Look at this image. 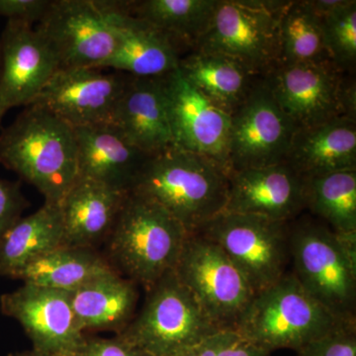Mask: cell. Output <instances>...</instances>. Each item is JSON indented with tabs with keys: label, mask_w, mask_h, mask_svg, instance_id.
Segmentation results:
<instances>
[{
	"label": "cell",
	"mask_w": 356,
	"mask_h": 356,
	"mask_svg": "<svg viewBox=\"0 0 356 356\" xmlns=\"http://www.w3.org/2000/svg\"><path fill=\"white\" fill-rule=\"evenodd\" d=\"M128 77L103 69L58 70L31 104L50 110L72 128L110 123Z\"/></svg>",
	"instance_id": "14"
},
{
	"label": "cell",
	"mask_w": 356,
	"mask_h": 356,
	"mask_svg": "<svg viewBox=\"0 0 356 356\" xmlns=\"http://www.w3.org/2000/svg\"><path fill=\"white\" fill-rule=\"evenodd\" d=\"M63 245L60 205L44 202L36 212L21 217L0 241V276L17 280L30 264Z\"/></svg>",
	"instance_id": "25"
},
{
	"label": "cell",
	"mask_w": 356,
	"mask_h": 356,
	"mask_svg": "<svg viewBox=\"0 0 356 356\" xmlns=\"http://www.w3.org/2000/svg\"><path fill=\"white\" fill-rule=\"evenodd\" d=\"M58 70L35 25L7 20L0 36V126L9 110L29 106Z\"/></svg>",
	"instance_id": "15"
},
{
	"label": "cell",
	"mask_w": 356,
	"mask_h": 356,
	"mask_svg": "<svg viewBox=\"0 0 356 356\" xmlns=\"http://www.w3.org/2000/svg\"><path fill=\"white\" fill-rule=\"evenodd\" d=\"M289 231L290 222L222 212L197 233L222 248L257 294L287 273Z\"/></svg>",
	"instance_id": "8"
},
{
	"label": "cell",
	"mask_w": 356,
	"mask_h": 356,
	"mask_svg": "<svg viewBox=\"0 0 356 356\" xmlns=\"http://www.w3.org/2000/svg\"><path fill=\"white\" fill-rule=\"evenodd\" d=\"M51 0H0V16L36 25Z\"/></svg>",
	"instance_id": "35"
},
{
	"label": "cell",
	"mask_w": 356,
	"mask_h": 356,
	"mask_svg": "<svg viewBox=\"0 0 356 356\" xmlns=\"http://www.w3.org/2000/svg\"><path fill=\"white\" fill-rule=\"evenodd\" d=\"M76 356H152L120 334L114 337H86Z\"/></svg>",
	"instance_id": "34"
},
{
	"label": "cell",
	"mask_w": 356,
	"mask_h": 356,
	"mask_svg": "<svg viewBox=\"0 0 356 356\" xmlns=\"http://www.w3.org/2000/svg\"><path fill=\"white\" fill-rule=\"evenodd\" d=\"M217 332L172 270L149 288L139 315L119 334L152 356H175Z\"/></svg>",
	"instance_id": "7"
},
{
	"label": "cell",
	"mask_w": 356,
	"mask_h": 356,
	"mask_svg": "<svg viewBox=\"0 0 356 356\" xmlns=\"http://www.w3.org/2000/svg\"><path fill=\"white\" fill-rule=\"evenodd\" d=\"M35 29L60 70L102 69L116 44L108 0H51Z\"/></svg>",
	"instance_id": "11"
},
{
	"label": "cell",
	"mask_w": 356,
	"mask_h": 356,
	"mask_svg": "<svg viewBox=\"0 0 356 356\" xmlns=\"http://www.w3.org/2000/svg\"><path fill=\"white\" fill-rule=\"evenodd\" d=\"M173 144L205 156L229 173L231 115L192 86L178 69L165 77Z\"/></svg>",
	"instance_id": "16"
},
{
	"label": "cell",
	"mask_w": 356,
	"mask_h": 356,
	"mask_svg": "<svg viewBox=\"0 0 356 356\" xmlns=\"http://www.w3.org/2000/svg\"><path fill=\"white\" fill-rule=\"evenodd\" d=\"M188 236L158 204L129 192L106 241L107 259L122 276L149 290L175 270Z\"/></svg>",
	"instance_id": "3"
},
{
	"label": "cell",
	"mask_w": 356,
	"mask_h": 356,
	"mask_svg": "<svg viewBox=\"0 0 356 356\" xmlns=\"http://www.w3.org/2000/svg\"><path fill=\"white\" fill-rule=\"evenodd\" d=\"M74 131L79 177L130 191L149 154L134 146L112 122Z\"/></svg>",
	"instance_id": "20"
},
{
	"label": "cell",
	"mask_w": 356,
	"mask_h": 356,
	"mask_svg": "<svg viewBox=\"0 0 356 356\" xmlns=\"http://www.w3.org/2000/svg\"><path fill=\"white\" fill-rule=\"evenodd\" d=\"M112 273L118 271L95 248L63 245L30 264L17 280L26 284L72 292Z\"/></svg>",
	"instance_id": "26"
},
{
	"label": "cell",
	"mask_w": 356,
	"mask_h": 356,
	"mask_svg": "<svg viewBox=\"0 0 356 356\" xmlns=\"http://www.w3.org/2000/svg\"><path fill=\"white\" fill-rule=\"evenodd\" d=\"M235 331H220L175 356H269Z\"/></svg>",
	"instance_id": "31"
},
{
	"label": "cell",
	"mask_w": 356,
	"mask_h": 356,
	"mask_svg": "<svg viewBox=\"0 0 356 356\" xmlns=\"http://www.w3.org/2000/svg\"><path fill=\"white\" fill-rule=\"evenodd\" d=\"M165 77L129 76L112 119L134 146L149 156L175 146Z\"/></svg>",
	"instance_id": "19"
},
{
	"label": "cell",
	"mask_w": 356,
	"mask_h": 356,
	"mask_svg": "<svg viewBox=\"0 0 356 356\" xmlns=\"http://www.w3.org/2000/svg\"><path fill=\"white\" fill-rule=\"evenodd\" d=\"M348 324L313 298L292 273L257 293L235 332L262 350H298L307 343Z\"/></svg>",
	"instance_id": "4"
},
{
	"label": "cell",
	"mask_w": 356,
	"mask_h": 356,
	"mask_svg": "<svg viewBox=\"0 0 356 356\" xmlns=\"http://www.w3.org/2000/svg\"><path fill=\"white\" fill-rule=\"evenodd\" d=\"M29 205V201L21 191L20 181L0 178V241Z\"/></svg>",
	"instance_id": "33"
},
{
	"label": "cell",
	"mask_w": 356,
	"mask_h": 356,
	"mask_svg": "<svg viewBox=\"0 0 356 356\" xmlns=\"http://www.w3.org/2000/svg\"><path fill=\"white\" fill-rule=\"evenodd\" d=\"M289 252L302 287L339 320L355 323L356 241L302 220L290 225Z\"/></svg>",
	"instance_id": "5"
},
{
	"label": "cell",
	"mask_w": 356,
	"mask_h": 356,
	"mask_svg": "<svg viewBox=\"0 0 356 356\" xmlns=\"http://www.w3.org/2000/svg\"><path fill=\"white\" fill-rule=\"evenodd\" d=\"M0 309L19 323L38 353L76 356L88 337L77 324L70 292L24 283L0 297Z\"/></svg>",
	"instance_id": "13"
},
{
	"label": "cell",
	"mask_w": 356,
	"mask_h": 356,
	"mask_svg": "<svg viewBox=\"0 0 356 356\" xmlns=\"http://www.w3.org/2000/svg\"><path fill=\"white\" fill-rule=\"evenodd\" d=\"M216 4L217 0H140L127 1V9L189 53L207 31Z\"/></svg>",
	"instance_id": "27"
},
{
	"label": "cell",
	"mask_w": 356,
	"mask_h": 356,
	"mask_svg": "<svg viewBox=\"0 0 356 356\" xmlns=\"http://www.w3.org/2000/svg\"><path fill=\"white\" fill-rule=\"evenodd\" d=\"M305 208L346 240L356 241V170L303 178Z\"/></svg>",
	"instance_id": "28"
},
{
	"label": "cell",
	"mask_w": 356,
	"mask_h": 356,
	"mask_svg": "<svg viewBox=\"0 0 356 356\" xmlns=\"http://www.w3.org/2000/svg\"><path fill=\"white\" fill-rule=\"evenodd\" d=\"M129 192L77 178L60 203L64 245L95 248L106 242Z\"/></svg>",
	"instance_id": "21"
},
{
	"label": "cell",
	"mask_w": 356,
	"mask_h": 356,
	"mask_svg": "<svg viewBox=\"0 0 356 356\" xmlns=\"http://www.w3.org/2000/svg\"><path fill=\"white\" fill-rule=\"evenodd\" d=\"M298 356H356V325L348 323L297 350Z\"/></svg>",
	"instance_id": "32"
},
{
	"label": "cell",
	"mask_w": 356,
	"mask_h": 356,
	"mask_svg": "<svg viewBox=\"0 0 356 356\" xmlns=\"http://www.w3.org/2000/svg\"><path fill=\"white\" fill-rule=\"evenodd\" d=\"M332 64H278L264 76L297 129L339 117L356 120L355 81Z\"/></svg>",
	"instance_id": "10"
},
{
	"label": "cell",
	"mask_w": 356,
	"mask_h": 356,
	"mask_svg": "<svg viewBox=\"0 0 356 356\" xmlns=\"http://www.w3.org/2000/svg\"><path fill=\"white\" fill-rule=\"evenodd\" d=\"M280 64H332L322 20L308 0L289 1L280 26Z\"/></svg>",
	"instance_id": "29"
},
{
	"label": "cell",
	"mask_w": 356,
	"mask_h": 356,
	"mask_svg": "<svg viewBox=\"0 0 356 356\" xmlns=\"http://www.w3.org/2000/svg\"><path fill=\"white\" fill-rule=\"evenodd\" d=\"M178 70L192 86L229 115L235 113L262 77L233 58L199 50L180 58Z\"/></svg>",
	"instance_id": "24"
},
{
	"label": "cell",
	"mask_w": 356,
	"mask_h": 356,
	"mask_svg": "<svg viewBox=\"0 0 356 356\" xmlns=\"http://www.w3.org/2000/svg\"><path fill=\"white\" fill-rule=\"evenodd\" d=\"M325 48L332 65L348 74L356 63V1L343 0L331 13L321 16Z\"/></svg>",
	"instance_id": "30"
},
{
	"label": "cell",
	"mask_w": 356,
	"mask_h": 356,
	"mask_svg": "<svg viewBox=\"0 0 356 356\" xmlns=\"http://www.w3.org/2000/svg\"><path fill=\"white\" fill-rule=\"evenodd\" d=\"M296 130L261 77L247 99L231 115L229 173L285 163Z\"/></svg>",
	"instance_id": "12"
},
{
	"label": "cell",
	"mask_w": 356,
	"mask_h": 356,
	"mask_svg": "<svg viewBox=\"0 0 356 356\" xmlns=\"http://www.w3.org/2000/svg\"><path fill=\"white\" fill-rule=\"evenodd\" d=\"M228 191L221 166L173 146L149 156L129 192L158 204L192 235L224 212Z\"/></svg>",
	"instance_id": "2"
},
{
	"label": "cell",
	"mask_w": 356,
	"mask_h": 356,
	"mask_svg": "<svg viewBox=\"0 0 356 356\" xmlns=\"http://www.w3.org/2000/svg\"><path fill=\"white\" fill-rule=\"evenodd\" d=\"M70 298L84 332L114 331L117 334L132 321L139 293L132 280L112 273L70 292Z\"/></svg>",
	"instance_id": "23"
},
{
	"label": "cell",
	"mask_w": 356,
	"mask_h": 356,
	"mask_svg": "<svg viewBox=\"0 0 356 356\" xmlns=\"http://www.w3.org/2000/svg\"><path fill=\"white\" fill-rule=\"evenodd\" d=\"M116 36L114 53L102 69L134 77H163L178 69L186 51L175 40L129 13L127 1L108 0Z\"/></svg>",
	"instance_id": "17"
},
{
	"label": "cell",
	"mask_w": 356,
	"mask_h": 356,
	"mask_svg": "<svg viewBox=\"0 0 356 356\" xmlns=\"http://www.w3.org/2000/svg\"><path fill=\"white\" fill-rule=\"evenodd\" d=\"M304 209L303 177L286 163L229 175L228 200L224 212L290 222Z\"/></svg>",
	"instance_id": "18"
},
{
	"label": "cell",
	"mask_w": 356,
	"mask_h": 356,
	"mask_svg": "<svg viewBox=\"0 0 356 356\" xmlns=\"http://www.w3.org/2000/svg\"><path fill=\"white\" fill-rule=\"evenodd\" d=\"M285 163L303 178L356 170V120L339 117L297 129Z\"/></svg>",
	"instance_id": "22"
},
{
	"label": "cell",
	"mask_w": 356,
	"mask_h": 356,
	"mask_svg": "<svg viewBox=\"0 0 356 356\" xmlns=\"http://www.w3.org/2000/svg\"><path fill=\"white\" fill-rule=\"evenodd\" d=\"M288 3L217 0L209 27L194 50L226 56L264 76L280 63V26Z\"/></svg>",
	"instance_id": "6"
},
{
	"label": "cell",
	"mask_w": 356,
	"mask_h": 356,
	"mask_svg": "<svg viewBox=\"0 0 356 356\" xmlns=\"http://www.w3.org/2000/svg\"><path fill=\"white\" fill-rule=\"evenodd\" d=\"M173 271L220 331H235L255 292L219 245L189 235Z\"/></svg>",
	"instance_id": "9"
},
{
	"label": "cell",
	"mask_w": 356,
	"mask_h": 356,
	"mask_svg": "<svg viewBox=\"0 0 356 356\" xmlns=\"http://www.w3.org/2000/svg\"><path fill=\"white\" fill-rule=\"evenodd\" d=\"M0 165L44 196L62 202L79 178L74 128L40 105L26 106L0 132Z\"/></svg>",
	"instance_id": "1"
},
{
	"label": "cell",
	"mask_w": 356,
	"mask_h": 356,
	"mask_svg": "<svg viewBox=\"0 0 356 356\" xmlns=\"http://www.w3.org/2000/svg\"><path fill=\"white\" fill-rule=\"evenodd\" d=\"M10 356H60L54 355H47V353H38L33 350L19 351V353H13Z\"/></svg>",
	"instance_id": "36"
}]
</instances>
